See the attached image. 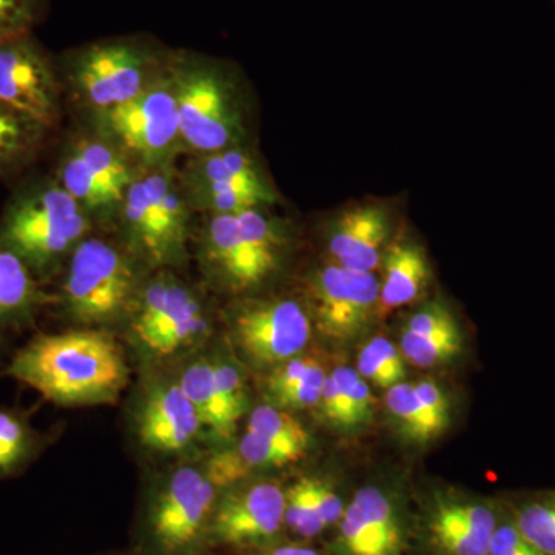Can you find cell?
<instances>
[{"mask_svg":"<svg viewBox=\"0 0 555 555\" xmlns=\"http://www.w3.org/2000/svg\"><path fill=\"white\" fill-rule=\"evenodd\" d=\"M7 372L60 406L115 404L129 383L122 347L96 327L40 335Z\"/></svg>","mask_w":555,"mask_h":555,"instance_id":"cell-1","label":"cell"},{"mask_svg":"<svg viewBox=\"0 0 555 555\" xmlns=\"http://www.w3.org/2000/svg\"><path fill=\"white\" fill-rule=\"evenodd\" d=\"M169 73L182 156L246 147V107L232 65L196 51L173 49Z\"/></svg>","mask_w":555,"mask_h":555,"instance_id":"cell-2","label":"cell"},{"mask_svg":"<svg viewBox=\"0 0 555 555\" xmlns=\"http://www.w3.org/2000/svg\"><path fill=\"white\" fill-rule=\"evenodd\" d=\"M208 284L230 297H248L283 268L288 232L270 208L233 215H201L193 240Z\"/></svg>","mask_w":555,"mask_h":555,"instance_id":"cell-3","label":"cell"},{"mask_svg":"<svg viewBox=\"0 0 555 555\" xmlns=\"http://www.w3.org/2000/svg\"><path fill=\"white\" fill-rule=\"evenodd\" d=\"M173 49L149 35L113 36L65 51L62 83L87 115L126 104L169 72Z\"/></svg>","mask_w":555,"mask_h":555,"instance_id":"cell-4","label":"cell"},{"mask_svg":"<svg viewBox=\"0 0 555 555\" xmlns=\"http://www.w3.org/2000/svg\"><path fill=\"white\" fill-rule=\"evenodd\" d=\"M96 222L53 177L25 182L0 218V243L11 248L38 278L50 275Z\"/></svg>","mask_w":555,"mask_h":555,"instance_id":"cell-5","label":"cell"},{"mask_svg":"<svg viewBox=\"0 0 555 555\" xmlns=\"http://www.w3.org/2000/svg\"><path fill=\"white\" fill-rule=\"evenodd\" d=\"M195 215L177 164L142 170L127 192L116 221L120 243L147 270H175L189 257Z\"/></svg>","mask_w":555,"mask_h":555,"instance_id":"cell-6","label":"cell"},{"mask_svg":"<svg viewBox=\"0 0 555 555\" xmlns=\"http://www.w3.org/2000/svg\"><path fill=\"white\" fill-rule=\"evenodd\" d=\"M145 266L120 243L89 235L67 259L60 301L76 323L108 326L129 320Z\"/></svg>","mask_w":555,"mask_h":555,"instance_id":"cell-7","label":"cell"},{"mask_svg":"<svg viewBox=\"0 0 555 555\" xmlns=\"http://www.w3.org/2000/svg\"><path fill=\"white\" fill-rule=\"evenodd\" d=\"M89 126L90 131L118 149L141 170L175 166L182 156L169 72L134 100L89 115Z\"/></svg>","mask_w":555,"mask_h":555,"instance_id":"cell-8","label":"cell"},{"mask_svg":"<svg viewBox=\"0 0 555 555\" xmlns=\"http://www.w3.org/2000/svg\"><path fill=\"white\" fill-rule=\"evenodd\" d=\"M129 321L138 345L156 358L196 345L211 324L204 299L173 270H155L145 278Z\"/></svg>","mask_w":555,"mask_h":555,"instance_id":"cell-9","label":"cell"},{"mask_svg":"<svg viewBox=\"0 0 555 555\" xmlns=\"http://www.w3.org/2000/svg\"><path fill=\"white\" fill-rule=\"evenodd\" d=\"M139 171L118 149L87 130L65 142L53 178L96 224H116Z\"/></svg>","mask_w":555,"mask_h":555,"instance_id":"cell-10","label":"cell"},{"mask_svg":"<svg viewBox=\"0 0 555 555\" xmlns=\"http://www.w3.org/2000/svg\"><path fill=\"white\" fill-rule=\"evenodd\" d=\"M219 492L206 470L184 466L171 474L153 495L145 516L153 555L203 553Z\"/></svg>","mask_w":555,"mask_h":555,"instance_id":"cell-11","label":"cell"},{"mask_svg":"<svg viewBox=\"0 0 555 555\" xmlns=\"http://www.w3.org/2000/svg\"><path fill=\"white\" fill-rule=\"evenodd\" d=\"M178 171L195 214L233 215L251 208H270L280 201L272 182L247 147L192 156Z\"/></svg>","mask_w":555,"mask_h":555,"instance_id":"cell-12","label":"cell"},{"mask_svg":"<svg viewBox=\"0 0 555 555\" xmlns=\"http://www.w3.org/2000/svg\"><path fill=\"white\" fill-rule=\"evenodd\" d=\"M225 320L241 356L269 371L301 356L315 332L308 306L294 298H236Z\"/></svg>","mask_w":555,"mask_h":555,"instance_id":"cell-13","label":"cell"},{"mask_svg":"<svg viewBox=\"0 0 555 555\" xmlns=\"http://www.w3.org/2000/svg\"><path fill=\"white\" fill-rule=\"evenodd\" d=\"M308 298L313 328L334 343L356 341L379 320V280L372 272L327 262L310 275Z\"/></svg>","mask_w":555,"mask_h":555,"instance_id":"cell-14","label":"cell"},{"mask_svg":"<svg viewBox=\"0 0 555 555\" xmlns=\"http://www.w3.org/2000/svg\"><path fill=\"white\" fill-rule=\"evenodd\" d=\"M286 489L275 480H244L219 492L207 531V547L259 550L286 528Z\"/></svg>","mask_w":555,"mask_h":555,"instance_id":"cell-15","label":"cell"},{"mask_svg":"<svg viewBox=\"0 0 555 555\" xmlns=\"http://www.w3.org/2000/svg\"><path fill=\"white\" fill-rule=\"evenodd\" d=\"M64 83L57 60L35 33L0 43V100L53 131L64 113Z\"/></svg>","mask_w":555,"mask_h":555,"instance_id":"cell-16","label":"cell"},{"mask_svg":"<svg viewBox=\"0 0 555 555\" xmlns=\"http://www.w3.org/2000/svg\"><path fill=\"white\" fill-rule=\"evenodd\" d=\"M409 516L400 491L387 483L358 489L332 543L334 555H408Z\"/></svg>","mask_w":555,"mask_h":555,"instance_id":"cell-17","label":"cell"},{"mask_svg":"<svg viewBox=\"0 0 555 555\" xmlns=\"http://www.w3.org/2000/svg\"><path fill=\"white\" fill-rule=\"evenodd\" d=\"M502 513L480 496L437 492L427 503L426 534L438 555H489Z\"/></svg>","mask_w":555,"mask_h":555,"instance_id":"cell-18","label":"cell"},{"mask_svg":"<svg viewBox=\"0 0 555 555\" xmlns=\"http://www.w3.org/2000/svg\"><path fill=\"white\" fill-rule=\"evenodd\" d=\"M386 411L398 436L423 447L447 434L452 422V403L436 379L403 382L386 390Z\"/></svg>","mask_w":555,"mask_h":555,"instance_id":"cell-19","label":"cell"},{"mask_svg":"<svg viewBox=\"0 0 555 555\" xmlns=\"http://www.w3.org/2000/svg\"><path fill=\"white\" fill-rule=\"evenodd\" d=\"M390 235L389 214L377 204H360L343 211L327 235L332 262L343 268L375 273L382 268Z\"/></svg>","mask_w":555,"mask_h":555,"instance_id":"cell-20","label":"cell"},{"mask_svg":"<svg viewBox=\"0 0 555 555\" xmlns=\"http://www.w3.org/2000/svg\"><path fill=\"white\" fill-rule=\"evenodd\" d=\"M203 429L198 411L179 383L150 390L139 409L138 436L153 451H184Z\"/></svg>","mask_w":555,"mask_h":555,"instance_id":"cell-21","label":"cell"},{"mask_svg":"<svg viewBox=\"0 0 555 555\" xmlns=\"http://www.w3.org/2000/svg\"><path fill=\"white\" fill-rule=\"evenodd\" d=\"M382 269L378 318L414 305L429 287V259L425 248L414 241H397L387 246Z\"/></svg>","mask_w":555,"mask_h":555,"instance_id":"cell-22","label":"cell"},{"mask_svg":"<svg viewBox=\"0 0 555 555\" xmlns=\"http://www.w3.org/2000/svg\"><path fill=\"white\" fill-rule=\"evenodd\" d=\"M326 377L320 361L301 356L292 358L270 371L266 383L270 404L284 411L315 408Z\"/></svg>","mask_w":555,"mask_h":555,"instance_id":"cell-23","label":"cell"},{"mask_svg":"<svg viewBox=\"0 0 555 555\" xmlns=\"http://www.w3.org/2000/svg\"><path fill=\"white\" fill-rule=\"evenodd\" d=\"M53 301L60 298L47 295L24 259L0 243V324L25 320L40 306Z\"/></svg>","mask_w":555,"mask_h":555,"instance_id":"cell-24","label":"cell"},{"mask_svg":"<svg viewBox=\"0 0 555 555\" xmlns=\"http://www.w3.org/2000/svg\"><path fill=\"white\" fill-rule=\"evenodd\" d=\"M51 130L0 100V177L35 163Z\"/></svg>","mask_w":555,"mask_h":555,"instance_id":"cell-25","label":"cell"},{"mask_svg":"<svg viewBox=\"0 0 555 555\" xmlns=\"http://www.w3.org/2000/svg\"><path fill=\"white\" fill-rule=\"evenodd\" d=\"M503 507L528 542L543 554L555 555V489L521 492Z\"/></svg>","mask_w":555,"mask_h":555,"instance_id":"cell-26","label":"cell"},{"mask_svg":"<svg viewBox=\"0 0 555 555\" xmlns=\"http://www.w3.org/2000/svg\"><path fill=\"white\" fill-rule=\"evenodd\" d=\"M178 383L198 411L204 429L210 430L219 440L232 437L236 426L230 422L228 411L219 397L214 361L199 360L189 364Z\"/></svg>","mask_w":555,"mask_h":555,"instance_id":"cell-27","label":"cell"},{"mask_svg":"<svg viewBox=\"0 0 555 555\" xmlns=\"http://www.w3.org/2000/svg\"><path fill=\"white\" fill-rule=\"evenodd\" d=\"M406 364L396 343L386 337H374L361 347L356 369L369 385L387 390L406 382Z\"/></svg>","mask_w":555,"mask_h":555,"instance_id":"cell-28","label":"cell"},{"mask_svg":"<svg viewBox=\"0 0 555 555\" xmlns=\"http://www.w3.org/2000/svg\"><path fill=\"white\" fill-rule=\"evenodd\" d=\"M246 430L270 438L276 443L298 449L305 454H308L309 449L312 448V437L305 425L298 422L291 412L273 406V404L255 408L248 416Z\"/></svg>","mask_w":555,"mask_h":555,"instance_id":"cell-29","label":"cell"},{"mask_svg":"<svg viewBox=\"0 0 555 555\" xmlns=\"http://www.w3.org/2000/svg\"><path fill=\"white\" fill-rule=\"evenodd\" d=\"M463 346L465 341L460 327L429 338L401 332L398 343L406 363L418 369H434L451 363L462 353Z\"/></svg>","mask_w":555,"mask_h":555,"instance_id":"cell-30","label":"cell"},{"mask_svg":"<svg viewBox=\"0 0 555 555\" xmlns=\"http://www.w3.org/2000/svg\"><path fill=\"white\" fill-rule=\"evenodd\" d=\"M286 528L301 542H309L326 531L323 517L318 509L313 477L299 478L286 489Z\"/></svg>","mask_w":555,"mask_h":555,"instance_id":"cell-31","label":"cell"},{"mask_svg":"<svg viewBox=\"0 0 555 555\" xmlns=\"http://www.w3.org/2000/svg\"><path fill=\"white\" fill-rule=\"evenodd\" d=\"M331 375L345 403L347 434L358 433L371 425L375 416V397L366 379L350 366L335 367Z\"/></svg>","mask_w":555,"mask_h":555,"instance_id":"cell-32","label":"cell"},{"mask_svg":"<svg viewBox=\"0 0 555 555\" xmlns=\"http://www.w3.org/2000/svg\"><path fill=\"white\" fill-rule=\"evenodd\" d=\"M49 10L50 0H0V43L35 33Z\"/></svg>","mask_w":555,"mask_h":555,"instance_id":"cell-33","label":"cell"},{"mask_svg":"<svg viewBox=\"0 0 555 555\" xmlns=\"http://www.w3.org/2000/svg\"><path fill=\"white\" fill-rule=\"evenodd\" d=\"M214 374L219 397L228 411L230 422L238 426L248 409V396L243 375L235 364L222 360L214 361Z\"/></svg>","mask_w":555,"mask_h":555,"instance_id":"cell-34","label":"cell"},{"mask_svg":"<svg viewBox=\"0 0 555 555\" xmlns=\"http://www.w3.org/2000/svg\"><path fill=\"white\" fill-rule=\"evenodd\" d=\"M31 448L27 425L10 412L0 411V476L14 469Z\"/></svg>","mask_w":555,"mask_h":555,"instance_id":"cell-35","label":"cell"},{"mask_svg":"<svg viewBox=\"0 0 555 555\" xmlns=\"http://www.w3.org/2000/svg\"><path fill=\"white\" fill-rule=\"evenodd\" d=\"M503 507V503H502ZM489 555H546L525 539L503 507L502 518L492 537Z\"/></svg>","mask_w":555,"mask_h":555,"instance_id":"cell-36","label":"cell"},{"mask_svg":"<svg viewBox=\"0 0 555 555\" xmlns=\"http://www.w3.org/2000/svg\"><path fill=\"white\" fill-rule=\"evenodd\" d=\"M313 491H315L318 509H320L326 529L334 528L341 520L346 509L341 495L328 481L315 477H313Z\"/></svg>","mask_w":555,"mask_h":555,"instance_id":"cell-37","label":"cell"},{"mask_svg":"<svg viewBox=\"0 0 555 555\" xmlns=\"http://www.w3.org/2000/svg\"><path fill=\"white\" fill-rule=\"evenodd\" d=\"M246 555H323L320 551L315 550V547L309 546L308 543L302 542H292V543H283L278 540V542L272 543V545H268L264 547H259V550L248 551Z\"/></svg>","mask_w":555,"mask_h":555,"instance_id":"cell-38","label":"cell"},{"mask_svg":"<svg viewBox=\"0 0 555 555\" xmlns=\"http://www.w3.org/2000/svg\"><path fill=\"white\" fill-rule=\"evenodd\" d=\"M196 555H203V553L196 554Z\"/></svg>","mask_w":555,"mask_h":555,"instance_id":"cell-39","label":"cell"}]
</instances>
